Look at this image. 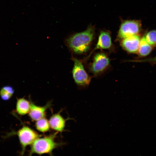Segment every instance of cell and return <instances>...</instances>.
Listing matches in <instances>:
<instances>
[{"label":"cell","mask_w":156,"mask_h":156,"mask_svg":"<svg viewBox=\"0 0 156 156\" xmlns=\"http://www.w3.org/2000/svg\"><path fill=\"white\" fill-rule=\"evenodd\" d=\"M94 34L91 27L86 30L73 34L65 40L66 45L72 53L81 54L87 52L90 48Z\"/></svg>","instance_id":"6da1fadb"},{"label":"cell","mask_w":156,"mask_h":156,"mask_svg":"<svg viewBox=\"0 0 156 156\" xmlns=\"http://www.w3.org/2000/svg\"><path fill=\"white\" fill-rule=\"evenodd\" d=\"M58 132L56 131L43 137L36 138L31 145L29 155L34 154L39 155L47 154L53 155V150L63 144V143L55 141Z\"/></svg>","instance_id":"7a4b0ae2"},{"label":"cell","mask_w":156,"mask_h":156,"mask_svg":"<svg viewBox=\"0 0 156 156\" xmlns=\"http://www.w3.org/2000/svg\"><path fill=\"white\" fill-rule=\"evenodd\" d=\"M71 59L74 62L72 73L75 82L79 86H88L91 78L86 71L82 61L73 56Z\"/></svg>","instance_id":"3957f363"},{"label":"cell","mask_w":156,"mask_h":156,"mask_svg":"<svg viewBox=\"0 0 156 156\" xmlns=\"http://www.w3.org/2000/svg\"><path fill=\"white\" fill-rule=\"evenodd\" d=\"M20 143L21 150V155H23L27 146L31 145L37 138L42 135L39 134L34 130L26 126H24L16 133Z\"/></svg>","instance_id":"277c9868"},{"label":"cell","mask_w":156,"mask_h":156,"mask_svg":"<svg viewBox=\"0 0 156 156\" xmlns=\"http://www.w3.org/2000/svg\"><path fill=\"white\" fill-rule=\"evenodd\" d=\"M140 29L141 24L139 21L135 20L125 21L120 25L118 37L123 39L130 36L138 35Z\"/></svg>","instance_id":"5b68a950"},{"label":"cell","mask_w":156,"mask_h":156,"mask_svg":"<svg viewBox=\"0 0 156 156\" xmlns=\"http://www.w3.org/2000/svg\"><path fill=\"white\" fill-rule=\"evenodd\" d=\"M110 64V60L107 55L103 53H99L94 56L93 61L90 64V71L95 75L99 74L105 70Z\"/></svg>","instance_id":"8992f818"},{"label":"cell","mask_w":156,"mask_h":156,"mask_svg":"<svg viewBox=\"0 0 156 156\" xmlns=\"http://www.w3.org/2000/svg\"><path fill=\"white\" fill-rule=\"evenodd\" d=\"M52 105V101H49L44 106L36 105L30 101V108L28 113L29 116L33 121H36L45 117L47 110Z\"/></svg>","instance_id":"52a82bcc"},{"label":"cell","mask_w":156,"mask_h":156,"mask_svg":"<svg viewBox=\"0 0 156 156\" xmlns=\"http://www.w3.org/2000/svg\"><path fill=\"white\" fill-rule=\"evenodd\" d=\"M140 40V37L138 35L130 36L123 39L121 45L127 52L136 53L138 52Z\"/></svg>","instance_id":"ba28073f"},{"label":"cell","mask_w":156,"mask_h":156,"mask_svg":"<svg viewBox=\"0 0 156 156\" xmlns=\"http://www.w3.org/2000/svg\"><path fill=\"white\" fill-rule=\"evenodd\" d=\"M62 110L53 115L49 120L50 128L58 132H62L64 130L66 120L61 115Z\"/></svg>","instance_id":"9c48e42d"},{"label":"cell","mask_w":156,"mask_h":156,"mask_svg":"<svg viewBox=\"0 0 156 156\" xmlns=\"http://www.w3.org/2000/svg\"><path fill=\"white\" fill-rule=\"evenodd\" d=\"M112 46L111 38L109 34L107 32L101 31L96 45L87 58L89 57L95 50L99 49H109L111 48Z\"/></svg>","instance_id":"30bf717a"},{"label":"cell","mask_w":156,"mask_h":156,"mask_svg":"<svg viewBox=\"0 0 156 156\" xmlns=\"http://www.w3.org/2000/svg\"><path fill=\"white\" fill-rule=\"evenodd\" d=\"M30 101L24 98H17L16 105L17 113L21 115L28 113L30 108Z\"/></svg>","instance_id":"8fae6325"},{"label":"cell","mask_w":156,"mask_h":156,"mask_svg":"<svg viewBox=\"0 0 156 156\" xmlns=\"http://www.w3.org/2000/svg\"><path fill=\"white\" fill-rule=\"evenodd\" d=\"M153 49L152 47L150 45L143 36L140 39L138 52L139 55L145 57L149 55Z\"/></svg>","instance_id":"7c38bea8"},{"label":"cell","mask_w":156,"mask_h":156,"mask_svg":"<svg viewBox=\"0 0 156 156\" xmlns=\"http://www.w3.org/2000/svg\"><path fill=\"white\" fill-rule=\"evenodd\" d=\"M14 92V89L11 86H5L0 90V96L3 100L8 101L12 97Z\"/></svg>","instance_id":"4fadbf2b"},{"label":"cell","mask_w":156,"mask_h":156,"mask_svg":"<svg viewBox=\"0 0 156 156\" xmlns=\"http://www.w3.org/2000/svg\"><path fill=\"white\" fill-rule=\"evenodd\" d=\"M35 126L37 130L42 133L49 131L50 128L49 120L45 117L36 121Z\"/></svg>","instance_id":"5bb4252c"},{"label":"cell","mask_w":156,"mask_h":156,"mask_svg":"<svg viewBox=\"0 0 156 156\" xmlns=\"http://www.w3.org/2000/svg\"><path fill=\"white\" fill-rule=\"evenodd\" d=\"M147 42L152 47L156 46V30L148 32L144 36Z\"/></svg>","instance_id":"9a60e30c"},{"label":"cell","mask_w":156,"mask_h":156,"mask_svg":"<svg viewBox=\"0 0 156 156\" xmlns=\"http://www.w3.org/2000/svg\"><path fill=\"white\" fill-rule=\"evenodd\" d=\"M136 61L140 62H148L151 63H156V56L144 60H136Z\"/></svg>","instance_id":"2e32d148"}]
</instances>
